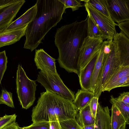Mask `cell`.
<instances>
[{"label":"cell","mask_w":129,"mask_h":129,"mask_svg":"<svg viewBox=\"0 0 129 129\" xmlns=\"http://www.w3.org/2000/svg\"><path fill=\"white\" fill-rule=\"evenodd\" d=\"M36 12L37 7L35 4L19 17L12 21L3 32L20 29L26 27L33 19Z\"/></svg>","instance_id":"cell-13"},{"label":"cell","mask_w":129,"mask_h":129,"mask_svg":"<svg viewBox=\"0 0 129 129\" xmlns=\"http://www.w3.org/2000/svg\"><path fill=\"white\" fill-rule=\"evenodd\" d=\"M17 122H14L6 126L3 129H19Z\"/></svg>","instance_id":"cell-37"},{"label":"cell","mask_w":129,"mask_h":129,"mask_svg":"<svg viewBox=\"0 0 129 129\" xmlns=\"http://www.w3.org/2000/svg\"><path fill=\"white\" fill-rule=\"evenodd\" d=\"M7 57L5 50L0 52V83L7 68Z\"/></svg>","instance_id":"cell-27"},{"label":"cell","mask_w":129,"mask_h":129,"mask_svg":"<svg viewBox=\"0 0 129 129\" xmlns=\"http://www.w3.org/2000/svg\"><path fill=\"white\" fill-rule=\"evenodd\" d=\"M59 122L62 129H82L75 119H70Z\"/></svg>","instance_id":"cell-28"},{"label":"cell","mask_w":129,"mask_h":129,"mask_svg":"<svg viewBox=\"0 0 129 129\" xmlns=\"http://www.w3.org/2000/svg\"><path fill=\"white\" fill-rule=\"evenodd\" d=\"M27 127L29 129H50L49 121L34 123Z\"/></svg>","instance_id":"cell-30"},{"label":"cell","mask_w":129,"mask_h":129,"mask_svg":"<svg viewBox=\"0 0 129 129\" xmlns=\"http://www.w3.org/2000/svg\"><path fill=\"white\" fill-rule=\"evenodd\" d=\"M24 0L0 8V33L4 31L12 22L21 7Z\"/></svg>","instance_id":"cell-10"},{"label":"cell","mask_w":129,"mask_h":129,"mask_svg":"<svg viewBox=\"0 0 129 129\" xmlns=\"http://www.w3.org/2000/svg\"><path fill=\"white\" fill-rule=\"evenodd\" d=\"M129 76L123 77L116 81L112 84L104 87L102 92L107 91L110 92L112 89L121 87H128Z\"/></svg>","instance_id":"cell-24"},{"label":"cell","mask_w":129,"mask_h":129,"mask_svg":"<svg viewBox=\"0 0 129 129\" xmlns=\"http://www.w3.org/2000/svg\"><path fill=\"white\" fill-rule=\"evenodd\" d=\"M3 104L12 108H14L12 99V94L5 89L2 90L0 96V104Z\"/></svg>","instance_id":"cell-25"},{"label":"cell","mask_w":129,"mask_h":129,"mask_svg":"<svg viewBox=\"0 0 129 129\" xmlns=\"http://www.w3.org/2000/svg\"><path fill=\"white\" fill-rule=\"evenodd\" d=\"M128 76L129 65L121 67L113 74L105 86L110 85L123 77Z\"/></svg>","instance_id":"cell-23"},{"label":"cell","mask_w":129,"mask_h":129,"mask_svg":"<svg viewBox=\"0 0 129 129\" xmlns=\"http://www.w3.org/2000/svg\"><path fill=\"white\" fill-rule=\"evenodd\" d=\"M19 129H29L28 128L27 126H24L23 127H20L19 126Z\"/></svg>","instance_id":"cell-39"},{"label":"cell","mask_w":129,"mask_h":129,"mask_svg":"<svg viewBox=\"0 0 129 129\" xmlns=\"http://www.w3.org/2000/svg\"><path fill=\"white\" fill-rule=\"evenodd\" d=\"M126 124L125 123L121 127L120 129H125Z\"/></svg>","instance_id":"cell-40"},{"label":"cell","mask_w":129,"mask_h":129,"mask_svg":"<svg viewBox=\"0 0 129 129\" xmlns=\"http://www.w3.org/2000/svg\"><path fill=\"white\" fill-rule=\"evenodd\" d=\"M1 117H0V119L1 118Z\"/></svg>","instance_id":"cell-41"},{"label":"cell","mask_w":129,"mask_h":129,"mask_svg":"<svg viewBox=\"0 0 129 129\" xmlns=\"http://www.w3.org/2000/svg\"><path fill=\"white\" fill-rule=\"evenodd\" d=\"M86 18L87 36L91 38L101 37L102 38V32L98 25L92 17L89 15L88 14Z\"/></svg>","instance_id":"cell-20"},{"label":"cell","mask_w":129,"mask_h":129,"mask_svg":"<svg viewBox=\"0 0 129 129\" xmlns=\"http://www.w3.org/2000/svg\"><path fill=\"white\" fill-rule=\"evenodd\" d=\"M94 124L95 129H111V116L108 106L103 107L98 103Z\"/></svg>","instance_id":"cell-14"},{"label":"cell","mask_w":129,"mask_h":129,"mask_svg":"<svg viewBox=\"0 0 129 129\" xmlns=\"http://www.w3.org/2000/svg\"><path fill=\"white\" fill-rule=\"evenodd\" d=\"M78 111L72 101L46 91L41 93L36 105L33 108L32 121L33 123L49 121L50 116L55 115L61 122L75 119Z\"/></svg>","instance_id":"cell-3"},{"label":"cell","mask_w":129,"mask_h":129,"mask_svg":"<svg viewBox=\"0 0 129 129\" xmlns=\"http://www.w3.org/2000/svg\"><path fill=\"white\" fill-rule=\"evenodd\" d=\"M37 12L26 28L24 48L32 51L42 43L45 35L62 19L64 5L59 0H37Z\"/></svg>","instance_id":"cell-2"},{"label":"cell","mask_w":129,"mask_h":129,"mask_svg":"<svg viewBox=\"0 0 129 129\" xmlns=\"http://www.w3.org/2000/svg\"><path fill=\"white\" fill-rule=\"evenodd\" d=\"M94 123L84 126L81 127L82 129H95Z\"/></svg>","instance_id":"cell-38"},{"label":"cell","mask_w":129,"mask_h":129,"mask_svg":"<svg viewBox=\"0 0 129 129\" xmlns=\"http://www.w3.org/2000/svg\"><path fill=\"white\" fill-rule=\"evenodd\" d=\"M99 98L94 97L91 100L89 104L90 111L93 117L95 118L97 109Z\"/></svg>","instance_id":"cell-32"},{"label":"cell","mask_w":129,"mask_h":129,"mask_svg":"<svg viewBox=\"0 0 129 129\" xmlns=\"http://www.w3.org/2000/svg\"><path fill=\"white\" fill-rule=\"evenodd\" d=\"M27 26L20 29L0 33V48L19 41L25 35Z\"/></svg>","instance_id":"cell-15"},{"label":"cell","mask_w":129,"mask_h":129,"mask_svg":"<svg viewBox=\"0 0 129 129\" xmlns=\"http://www.w3.org/2000/svg\"><path fill=\"white\" fill-rule=\"evenodd\" d=\"M110 16L117 23L129 20V0H106Z\"/></svg>","instance_id":"cell-9"},{"label":"cell","mask_w":129,"mask_h":129,"mask_svg":"<svg viewBox=\"0 0 129 129\" xmlns=\"http://www.w3.org/2000/svg\"><path fill=\"white\" fill-rule=\"evenodd\" d=\"M36 81L41 84L46 91L58 94L72 101L74 100V92L65 85L57 73L40 71Z\"/></svg>","instance_id":"cell-6"},{"label":"cell","mask_w":129,"mask_h":129,"mask_svg":"<svg viewBox=\"0 0 129 129\" xmlns=\"http://www.w3.org/2000/svg\"><path fill=\"white\" fill-rule=\"evenodd\" d=\"M111 111V129H120L126 123L125 119L119 111L113 105H112Z\"/></svg>","instance_id":"cell-19"},{"label":"cell","mask_w":129,"mask_h":129,"mask_svg":"<svg viewBox=\"0 0 129 129\" xmlns=\"http://www.w3.org/2000/svg\"><path fill=\"white\" fill-rule=\"evenodd\" d=\"M113 40V47L111 51L108 54H104L97 85L94 93V97L99 98L103 89L110 78L121 67L117 42L114 38Z\"/></svg>","instance_id":"cell-4"},{"label":"cell","mask_w":129,"mask_h":129,"mask_svg":"<svg viewBox=\"0 0 129 129\" xmlns=\"http://www.w3.org/2000/svg\"><path fill=\"white\" fill-rule=\"evenodd\" d=\"M87 35L86 18L79 22L76 21L64 25L57 29L54 43L58 50V61L60 66L68 72L78 75L79 50Z\"/></svg>","instance_id":"cell-1"},{"label":"cell","mask_w":129,"mask_h":129,"mask_svg":"<svg viewBox=\"0 0 129 129\" xmlns=\"http://www.w3.org/2000/svg\"><path fill=\"white\" fill-rule=\"evenodd\" d=\"M73 102L78 110L89 104L94 96L93 92L89 91L78 89Z\"/></svg>","instance_id":"cell-17"},{"label":"cell","mask_w":129,"mask_h":129,"mask_svg":"<svg viewBox=\"0 0 129 129\" xmlns=\"http://www.w3.org/2000/svg\"><path fill=\"white\" fill-rule=\"evenodd\" d=\"M104 41L101 46L93 71L90 83V91L94 93L96 87L99 77L102 68L104 55Z\"/></svg>","instance_id":"cell-16"},{"label":"cell","mask_w":129,"mask_h":129,"mask_svg":"<svg viewBox=\"0 0 129 129\" xmlns=\"http://www.w3.org/2000/svg\"><path fill=\"white\" fill-rule=\"evenodd\" d=\"M88 1L95 9L111 21L114 22L111 19L108 11L106 0H88Z\"/></svg>","instance_id":"cell-22"},{"label":"cell","mask_w":129,"mask_h":129,"mask_svg":"<svg viewBox=\"0 0 129 129\" xmlns=\"http://www.w3.org/2000/svg\"><path fill=\"white\" fill-rule=\"evenodd\" d=\"M104 39L101 37L91 38L87 36L79 50L78 62L80 71L99 51Z\"/></svg>","instance_id":"cell-7"},{"label":"cell","mask_w":129,"mask_h":129,"mask_svg":"<svg viewBox=\"0 0 129 129\" xmlns=\"http://www.w3.org/2000/svg\"><path fill=\"white\" fill-rule=\"evenodd\" d=\"M99 52L79 72L78 75L80 84L82 90L90 91L91 78Z\"/></svg>","instance_id":"cell-12"},{"label":"cell","mask_w":129,"mask_h":129,"mask_svg":"<svg viewBox=\"0 0 129 129\" xmlns=\"http://www.w3.org/2000/svg\"><path fill=\"white\" fill-rule=\"evenodd\" d=\"M17 115L15 114L10 115H5L0 119V129H3L9 124L16 121Z\"/></svg>","instance_id":"cell-29"},{"label":"cell","mask_w":129,"mask_h":129,"mask_svg":"<svg viewBox=\"0 0 129 129\" xmlns=\"http://www.w3.org/2000/svg\"><path fill=\"white\" fill-rule=\"evenodd\" d=\"M64 6L65 8H71L73 11L78 10L81 7L84 6L80 0H59Z\"/></svg>","instance_id":"cell-26"},{"label":"cell","mask_w":129,"mask_h":129,"mask_svg":"<svg viewBox=\"0 0 129 129\" xmlns=\"http://www.w3.org/2000/svg\"><path fill=\"white\" fill-rule=\"evenodd\" d=\"M111 97L110 103L114 105L120 112L125 119L126 124H129V105L118 100L112 95Z\"/></svg>","instance_id":"cell-21"},{"label":"cell","mask_w":129,"mask_h":129,"mask_svg":"<svg viewBox=\"0 0 129 129\" xmlns=\"http://www.w3.org/2000/svg\"><path fill=\"white\" fill-rule=\"evenodd\" d=\"M116 99L124 103L129 105V92H124L120 94Z\"/></svg>","instance_id":"cell-35"},{"label":"cell","mask_w":129,"mask_h":129,"mask_svg":"<svg viewBox=\"0 0 129 129\" xmlns=\"http://www.w3.org/2000/svg\"><path fill=\"white\" fill-rule=\"evenodd\" d=\"M75 120L81 127L94 123L95 118L92 115L89 104L79 110Z\"/></svg>","instance_id":"cell-18"},{"label":"cell","mask_w":129,"mask_h":129,"mask_svg":"<svg viewBox=\"0 0 129 129\" xmlns=\"http://www.w3.org/2000/svg\"><path fill=\"white\" fill-rule=\"evenodd\" d=\"M36 81L30 79L21 65H18L16 73V92L23 108L27 109L33 104L35 100Z\"/></svg>","instance_id":"cell-5"},{"label":"cell","mask_w":129,"mask_h":129,"mask_svg":"<svg viewBox=\"0 0 129 129\" xmlns=\"http://www.w3.org/2000/svg\"><path fill=\"white\" fill-rule=\"evenodd\" d=\"M104 52L105 54H108L111 51L113 45V40H107L104 41Z\"/></svg>","instance_id":"cell-34"},{"label":"cell","mask_w":129,"mask_h":129,"mask_svg":"<svg viewBox=\"0 0 129 129\" xmlns=\"http://www.w3.org/2000/svg\"><path fill=\"white\" fill-rule=\"evenodd\" d=\"M121 31L129 38V20L121 22L117 24Z\"/></svg>","instance_id":"cell-33"},{"label":"cell","mask_w":129,"mask_h":129,"mask_svg":"<svg viewBox=\"0 0 129 129\" xmlns=\"http://www.w3.org/2000/svg\"><path fill=\"white\" fill-rule=\"evenodd\" d=\"M88 14L92 17L98 25L104 40H112L116 33L115 26L117 24L110 20L106 17L95 9L87 0H83Z\"/></svg>","instance_id":"cell-8"},{"label":"cell","mask_w":129,"mask_h":129,"mask_svg":"<svg viewBox=\"0 0 129 129\" xmlns=\"http://www.w3.org/2000/svg\"><path fill=\"white\" fill-rule=\"evenodd\" d=\"M20 1V0H0V8L17 3Z\"/></svg>","instance_id":"cell-36"},{"label":"cell","mask_w":129,"mask_h":129,"mask_svg":"<svg viewBox=\"0 0 129 129\" xmlns=\"http://www.w3.org/2000/svg\"><path fill=\"white\" fill-rule=\"evenodd\" d=\"M50 129H62L58 118L55 115H51L49 118Z\"/></svg>","instance_id":"cell-31"},{"label":"cell","mask_w":129,"mask_h":129,"mask_svg":"<svg viewBox=\"0 0 129 129\" xmlns=\"http://www.w3.org/2000/svg\"><path fill=\"white\" fill-rule=\"evenodd\" d=\"M56 59L48 55L42 49L35 51L34 61L38 69L43 72L56 73Z\"/></svg>","instance_id":"cell-11"}]
</instances>
